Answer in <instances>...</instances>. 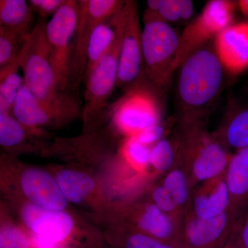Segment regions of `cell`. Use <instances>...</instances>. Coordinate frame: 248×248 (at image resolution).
<instances>
[{"instance_id": "1", "label": "cell", "mask_w": 248, "mask_h": 248, "mask_svg": "<svg viewBox=\"0 0 248 248\" xmlns=\"http://www.w3.org/2000/svg\"><path fill=\"white\" fill-rule=\"evenodd\" d=\"M176 105L180 121H203L218 100L225 70L210 44L196 50L177 70Z\"/></svg>"}, {"instance_id": "2", "label": "cell", "mask_w": 248, "mask_h": 248, "mask_svg": "<svg viewBox=\"0 0 248 248\" xmlns=\"http://www.w3.org/2000/svg\"><path fill=\"white\" fill-rule=\"evenodd\" d=\"M46 24L42 19L36 23L23 50L21 68L24 84L63 122H69L81 114L82 108L77 96L60 91L50 60Z\"/></svg>"}, {"instance_id": "3", "label": "cell", "mask_w": 248, "mask_h": 248, "mask_svg": "<svg viewBox=\"0 0 248 248\" xmlns=\"http://www.w3.org/2000/svg\"><path fill=\"white\" fill-rule=\"evenodd\" d=\"M179 157L191 169L192 180L207 182L224 175L230 157L216 135L203 128V121H180Z\"/></svg>"}, {"instance_id": "4", "label": "cell", "mask_w": 248, "mask_h": 248, "mask_svg": "<svg viewBox=\"0 0 248 248\" xmlns=\"http://www.w3.org/2000/svg\"><path fill=\"white\" fill-rule=\"evenodd\" d=\"M180 35L169 24H143L142 50L145 80L156 93H164L172 86L177 71L176 58Z\"/></svg>"}, {"instance_id": "5", "label": "cell", "mask_w": 248, "mask_h": 248, "mask_svg": "<svg viewBox=\"0 0 248 248\" xmlns=\"http://www.w3.org/2000/svg\"><path fill=\"white\" fill-rule=\"evenodd\" d=\"M125 4L119 14L117 32L113 45L91 73L85 77L84 106L82 108L85 125H93L101 120L108 109V101L117 88L119 58L125 23Z\"/></svg>"}, {"instance_id": "6", "label": "cell", "mask_w": 248, "mask_h": 248, "mask_svg": "<svg viewBox=\"0 0 248 248\" xmlns=\"http://www.w3.org/2000/svg\"><path fill=\"white\" fill-rule=\"evenodd\" d=\"M78 17V1L66 0L46 24L50 60L59 87L62 93L73 95L71 78Z\"/></svg>"}, {"instance_id": "7", "label": "cell", "mask_w": 248, "mask_h": 248, "mask_svg": "<svg viewBox=\"0 0 248 248\" xmlns=\"http://www.w3.org/2000/svg\"><path fill=\"white\" fill-rule=\"evenodd\" d=\"M158 93L147 83L125 91L108 107L112 122L120 132L133 137L143 129L159 123L161 110Z\"/></svg>"}, {"instance_id": "8", "label": "cell", "mask_w": 248, "mask_h": 248, "mask_svg": "<svg viewBox=\"0 0 248 248\" xmlns=\"http://www.w3.org/2000/svg\"><path fill=\"white\" fill-rule=\"evenodd\" d=\"M235 3L228 0H212L202 13L185 28L180 35L176 58L177 71L187 57L210 44L217 35L231 25Z\"/></svg>"}, {"instance_id": "9", "label": "cell", "mask_w": 248, "mask_h": 248, "mask_svg": "<svg viewBox=\"0 0 248 248\" xmlns=\"http://www.w3.org/2000/svg\"><path fill=\"white\" fill-rule=\"evenodd\" d=\"M125 1L121 0H79L74 55L72 69L71 90L77 96L84 81L86 55L90 38L99 23L112 17L122 9Z\"/></svg>"}, {"instance_id": "10", "label": "cell", "mask_w": 248, "mask_h": 248, "mask_svg": "<svg viewBox=\"0 0 248 248\" xmlns=\"http://www.w3.org/2000/svg\"><path fill=\"white\" fill-rule=\"evenodd\" d=\"M143 83L146 80L138 4L135 1H126L117 88L126 91Z\"/></svg>"}, {"instance_id": "11", "label": "cell", "mask_w": 248, "mask_h": 248, "mask_svg": "<svg viewBox=\"0 0 248 248\" xmlns=\"http://www.w3.org/2000/svg\"><path fill=\"white\" fill-rule=\"evenodd\" d=\"M239 218L231 210L218 216L203 218L191 212L180 224V248H218Z\"/></svg>"}, {"instance_id": "12", "label": "cell", "mask_w": 248, "mask_h": 248, "mask_svg": "<svg viewBox=\"0 0 248 248\" xmlns=\"http://www.w3.org/2000/svg\"><path fill=\"white\" fill-rule=\"evenodd\" d=\"M24 223L32 233L56 244L63 245L74 227L73 218L63 210H48L31 203L22 210Z\"/></svg>"}, {"instance_id": "13", "label": "cell", "mask_w": 248, "mask_h": 248, "mask_svg": "<svg viewBox=\"0 0 248 248\" xmlns=\"http://www.w3.org/2000/svg\"><path fill=\"white\" fill-rule=\"evenodd\" d=\"M214 49L225 71L237 75L248 68V22L232 24L214 40Z\"/></svg>"}, {"instance_id": "14", "label": "cell", "mask_w": 248, "mask_h": 248, "mask_svg": "<svg viewBox=\"0 0 248 248\" xmlns=\"http://www.w3.org/2000/svg\"><path fill=\"white\" fill-rule=\"evenodd\" d=\"M23 192L32 203L48 209L62 211L67 201L56 179L42 170L31 169L22 173L20 179Z\"/></svg>"}, {"instance_id": "15", "label": "cell", "mask_w": 248, "mask_h": 248, "mask_svg": "<svg viewBox=\"0 0 248 248\" xmlns=\"http://www.w3.org/2000/svg\"><path fill=\"white\" fill-rule=\"evenodd\" d=\"M11 114L23 126L34 135L42 134V128L52 124L64 123L31 92L25 84L16 98Z\"/></svg>"}, {"instance_id": "16", "label": "cell", "mask_w": 248, "mask_h": 248, "mask_svg": "<svg viewBox=\"0 0 248 248\" xmlns=\"http://www.w3.org/2000/svg\"><path fill=\"white\" fill-rule=\"evenodd\" d=\"M181 221L164 213L154 203L145 205L137 218L140 232L179 248Z\"/></svg>"}, {"instance_id": "17", "label": "cell", "mask_w": 248, "mask_h": 248, "mask_svg": "<svg viewBox=\"0 0 248 248\" xmlns=\"http://www.w3.org/2000/svg\"><path fill=\"white\" fill-rule=\"evenodd\" d=\"M231 195L224 175L205 182L196 192L192 213L200 218L218 216L231 209Z\"/></svg>"}, {"instance_id": "18", "label": "cell", "mask_w": 248, "mask_h": 248, "mask_svg": "<svg viewBox=\"0 0 248 248\" xmlns=\"http://www.w3.org/2000/svg\"><path fill=\"white\" fill-rule=\"evenodd\" d=\"M225 179L231 195V210L241 218L248 203V147L231 156Z\"/></svg>"}, {"instance_id": "19", "label": "cell", "mask_w": 248, "mask_h": 248, "mask_svg": "<svg viewBox=\"0 0 248 248\" xmlns=\"http://www.w3.org/2000/svg\"><path fill=\"white\" fill-rule=\"evenodd\" d=\"M120 11L112 17L99 23L94 28L88 46L84 79L85 77L91 73L93 68L99 63L113 45L117 35V24Z\"/></svg>"}, {"instance_id": "20", "label": "cell", "mask_w": 248, "mask_h": 248, "mask_svg": "<svg viewBox=\"0 0 248 248\" xmlns=\"http://www.w3.org/2000/svg\"><path fill=\"white\" fill-rule=\"evenodd\" d=\"M33 11L25 0L0 1V27L30 35L33 27Z\"/></svg>"}, {"instance_id": "21", "label": "cell", "mask_w": 248, "mask_h": 248, "mask_svg": "<svg viewBox=\"0 0 248 248\" xmlns=\"http://www.w3.org/2000/svg\"><path fill=\"white\" fill-rule=\"evenodd\" d=\"M56 180L67 201L75 203L86 200L95 187V182L91 176L73 170L60 171Z\"/></svg>"}, {"instance_id": "22", "label": "cell", "mask_w": 248, "mask_h": 248, "mask_svg": "<svg viewBox=\"0 0 248 248\" xmlns=\"http://www.w3.org/2000/svg\"><path fill=\"white\" fill-rule=\"evenodd\" d=\"M22 53L23 50L9 66L0 68V112L11 113L16 98L24 86V78L19 74Z\"/></svg>"}, {"instance_id": "23", "label": "cell", "mask_w": 248, "mask_h": 248, "mask_svg": "<svg viewBox=\"0 0 248 248\" xmlns=\"http://www.w3.org/2000/svg\"><path fill=\"white\" fill-rule=\"evenodd\" d=\"M194 13V5L190 0H163L162 5L156 12L145 11L143 24L152 22L174 23L187 21Z\"/></svg>"}, {"instance_id": "24", "label": "cell", "mask_w": 248, "mask_h": 248, "mask_svg": "<svg viewBox=\"0 0 248 248\" xmlns=\"http://www.w3.org/2000/svg\"><path fill=\"white\" fill-rule=\"evenodd\" d=\"M218 137L225 146L239 150L248 147V108L238 111L227 122Z\"/></svg>"}, {"instance_id": "25", "label": "cell", "mask_w": 248, "mask_h": 248, "mask_svg": "<svg viewBox=\"0 0 248 248\" xmlns=\"http://www.w3.org/2000/svg\"><path fill=\"white\" fill-rule=\"evenodd\" d=\"M30 35L0 27V68L9 66L20 55Z\"/></svg>"}, {"instance_id": "26", "label": "cell", "mask_w": 248, "mask_h": 248, "mask_svg": "<svg viewBox=\"0 0 248 248\" xmlns=\"http://www.w3.org/2000/svg\"><path fill=\"white\" fill-rule=\"evenodd\" d=\"M162 186L179 211L182 212L189 200L190 182L186 173L180 169L170 170L165 177Z\"/></svg>"}, {"instance_id": "27", "label": "cell", "mask_w": 248, "mask_h": 248, "mask_svg": "<svg viewBox=\"0 0 248 248\" xmlns=\"http://www.w3.org/2000/svg\"><path fill=\"white\" fill-rule=\"evenodd\" d=\"M29 133L11 112H0V145L3 148L9 149L20 146Z\"/></svg>"}, {"instance_id": "28", "label": "cell", "mask_w": 248, "mask_h": 248, "mask_svg": "<svg viewBox=\"0 0 248 248\" xmlns=\"http://www.w3.org/2000/svg\"><path fill=\"white\" fill-rule=\"evenodd\" d=\"M180 153V141L175 144L174 141L163 139L151 148V164L159 172H165L172 169Z\"/></svg>"}, {"instance_id": "29", "label": "cell", "mask_w": 248, "mask_h": 248, "mask_svg": "<svg viewBox=\"0 0 248 248\" xmlns=\"http://www.w3.org/2000/svg\"><path fill=\"white\" fill-rule=\"evenodd\" d=\"M0 248H31V236L16 227L5 226L0 232Z\"/></svg>"}, {"instance_id": "30", "label": "cell", "mask_w": 248, "mask_h": 248, "mask_svg": "<svg viewBox=\"0 0 248 248\" xmlns=\"http://www.w3.org/2000/svg\"><path fill=\"white\" fill-rule=\"evenodd\" d=\"M124 153L132 162L138 166L151 164V148L143 144L136 137H130L124 146Z\"/></svg>"}, {"instance_id": "31", "label": "cell", "mask_w": 248, "mask_h": 248, "mask_svg": "<svg viewBox=\"0 0 248 248\" xmlns=\"http://www.w3.org/2000/svg\"><path fill=\"white\" fill-rule=\"evenodd\" d=\"M123 248H179L140 232L128 234L122 239Z\"/></svg>"}, {"instance_id": "32", "label": "cell", "mask_w": 248, "mask_h": 248, "mask_svg": "<svg viewBox=\"0 0 248 248\" xmlns=\"http://www.w3.org/2000/svg\"><path fill=\"white\" fill-rule=\"evenodd\" d=\"M219 248H248V214L235 223L229 236Z\"/></svg>"}, {"instance_id": "33", "label": "cell", "mask_w": 248, "mask_h": 248, "mask_svg": "<svg viewBox=\"0 0 248 248\" xmlns=\"http://www.w3.org/2000/svg\"><path fill=\"white\" fill-rule=\"evenodd\" d=\"M153 203L164 213L177 219H182L180 217L181 212L163 186H158L153 191Z\"/></svg>"}, {"instance_id": "34", "label": "cell", "mask_w": 248, "mask_h": 248, "mask_svg": "<svg viewBox=\"0 0 248 248\" xmlns=\"http://www.w3.org/2000/svg\"><path fill=\"white\" fill-rule=\"evenodd\" d=\"M66 0H29L31 9L34 14H38L40 19L53 17L64 4Z\"/></svg>"}, {"instance_id": "35", "label": "cell", "mask_w": 248, "mask_h": 248, "mask_svg": "<svg viewBox=\"0 0 248 248\" xmlns=\"http://www.w3.org/2000/svg\"><path fill=\"white\" fill-rule=\"evenodd\" d=\"M165 134L164 125L159 123L154 124L148 128L143 129L138 135H135L137 139L143 144L150 146L155 144L160 140H163Z\"/></svg>"}, {"instance_id": "36", "label": "cell", "mask_w": 248, "mask_h": 248, "mask_svg": "<svg viewBox=\"0 0 248 248\" xmlns=\"http://www.w3.org/2000/svg\"><path fill=\"white\" fill-rule=\"evenodd\" d=\"M237 6L241 14L248 17V0H240L238 1Z\"/></svg>"}]
</instances>
